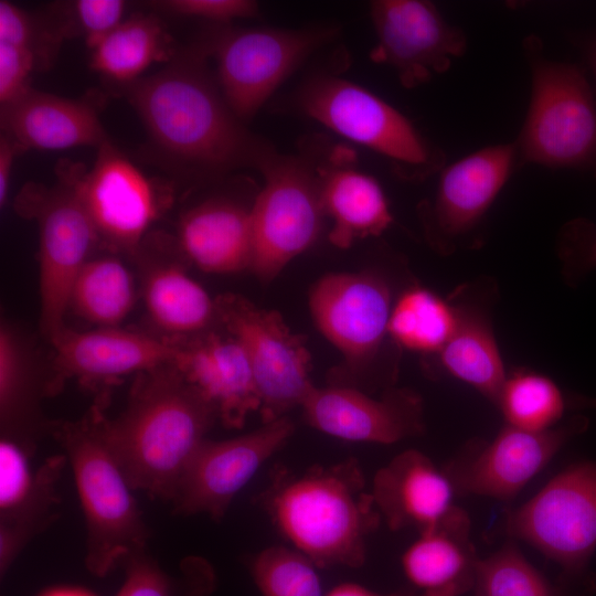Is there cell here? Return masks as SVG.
<instances>
[{
	"label": "cell",
	"mask_w": 596,
	"mask_h": 596,
	"mask_svg": "<svg viewBox=\"0 0 596 596\" xmlns=\"http://www.w3.org/2000/svg\"><path fill=\"white\" fill-rule=\"evenodd\" d=\"M177 342L172 365L227 427L240 428L260 400L248 358L232 334L206 330Z\"/></svg>",
	"instance_id": "d6986e66"
},
{
	"label": "cell",
	"mask_w": 596,
	"mask_h": 596,
	"mask_svg": "<svg viewBox=\"0 0 596 596\" xmlns=\"http://www.w3.org/2000/svg\"><path fill=\"white\" fill-rule=\"evenodd\" d=\"M284 416L247 434L223 440L205 439L189 464L172 499L181 514H225L234 497L294 433Z\"/></svg>",
	"instance_id": "9a60e30c"
},
{
	"label": "cell",
	"mask_w": 596,
	"mask_h": 596,
	"mask_svg": "<svg viewBox=\"0 0 596 596\" xmlns=\"http://www.w3.org/2000/svg\"><path fill=\"white\" fill-rule=\"evenodd\" d=\"M126 2L121 0H77L73 13L88 47L96 45L121 22Z\"/></svg>",
	"instance_id": "ab89813d"
},
{
	"label": "cell",
	"mask_w": 596,
	"mask_h": 596,
	"mask_svg": "<svg viewBox=\"0 0 596 596\" xmlns=\"http://www.w3.org/2000/svg\"><path fill=\"white\" fill-rule=\"evenodd\" d=\"M531 68L526 116L514 141L519 163L596 168V100L584 71L542 55L536 36L524 40Z\"/></svg>",
	"instance_id": "5b68a950"
},
{
	"label": "cell",
	"mask_w": 596,
	"mask_h": 596,
	"mask_svg": "<svg viewBox=\"0 0 596 596\" xmlns=\"http://www.w3.org/2000/svg\"><path fill=\"white\" fill-rule=\"evenodd\" d=\"M30 392V371L19 336L7 324L0 329V413L2 423L21 415Z\"/></svg>",
	"instance_id": "d590c367"
},
{
	"label": "cell",
	"mask_w": 596,
	"mask_h": 596,
	"mask_svg": "<svg viewBox=\"0 0 596 596\" xmlns=\"http://www.w3.org/2000/svg\"><path fill=\"white\" fill-rule=\"evenodd\" d=\"M42 596H93L89 593L75 588H57L50 590Z\"/></svg>",
	"instance_id": "f6af8a7d"
},
{
	"label": "cell",
	"mask_w": 596,
	"mask_h": 596,
	"mask_svg": "<svg viewBox=\"0 0 596 596\" xmlns=\"http://www.w3.org/2000/svg\"><path fill=\"white\" fill-rule=\"evenodd\" d=\"M475 585L478 596H555L545 579L512 544L478 561Z\"/></svg>",
	"instance_id": "836d02e7"
},
{
	"label": "cell",
	"mask_w": 596,
	"mask_h": 596,
	"mask_svg": "<svg viewBox=\"0 0 596 596\" xmlns=\"http://www.w3.org/2000/svg\"><path fill=\"white\" fill-rule=\"evenodd\" d=\"M370 17L376 38L371 60L391 66L406 88L446 72L466 52L465 32L429 1H372Z\"/></svg>",
	"instance_id": "4fadbf2b"
},
{
	"label": "cell",
	"mask_w": 596,
	"mask_h": 596,
	"mask_svg": "<svg viewBox=\"0 0 596 596\" xmlns=\"http://www.w3.org/2000/svg\"><path fill=\"white\" fill-rule=\"evenodd\" d=\"M50 342L54 348V387L60 379L111 381L148 372L172 364L177 352V342L119 327L89 331L65 327Z\"/></svg>",
	"instance_id": "ffe728a7"
},
{
	"label": "cell",
	"mask_w": 596,
	"mask_h": 596,
	"mask_svg": "<svg viewBox=\"0 0 596 596\" xmlns=\"http://www.w3.org/2000/svg\"><path fill=\"white\" fill-rule=\"evenodd\" d=\"M123 562L126 578L117 596H206L214 586L212 568L200 558H189L178 575L164 572L145 547Z\"/></svg>",
	"instance_id": "1f68e13d"
},
{
	"label": "cell",
	"mask_w": 596,
	"mask_h": 596,
	"mask_svg": "<svg viewBox=\"0 0 596 596\" xmlns=\"http://www.w3.org/2000/svg\"><path fill=\"white\" fill-rule=\"evenodd\" d=\"M316 167L322 210L332 220V245L348 248L390 227L393 215L386 195L375 178L355 167L351 149L334 147Z\"/></svg>",
	"instance_id": "7402d4cb"
},
{
	"label": "cell",
	"mask_w": 596,
	"mask_h": 596,
	"mask_svg": "<svg viewBox=\"0 0 596 596\" xmlns=\"http://www.w3.org/2000/svg\"><path fill=\"white\" fill-rule=\"evenodd\" d=\"M142 298L152 323L175 337L188 338L206 331L217 319L215 299L177 262H159L148 267Z\"/></svg>",
	"instance_id": "484cf974"
},
{
	"label": "cell",
	"mask_w": 596,
	"mask_h": 596,
	"mask_svg": "<svg viewBox=\"0 0 596 596\" xmlns=\"http://www.w3.org/2000/svg\"><path fill=\"white\" fill-rule=\"evenodd\" d=\"M54 187L26 184L17 210L36 221L40 234V326L52 339L64 326L73 284L95 244L98 233L72 184L64 178Z\"/></svg>",
	"instance_id": "ba28073f"
},
{
	"label": "cell",
	"mask_w": 596,
	"mask_h": 596,
	"mask_svg": "<svg viewBox=\"0 0 596 596\" xmlns=\"http://www.w3.org/2000/svg\"><path fill=\"white\" fill-rule=\"evenodd\" d=\"M34 24L18 6L0 1V43L33 47Z\"/></svg>",
	"instance_id": "b9f144b4"
},
{
	"label": "cell",
	"mask_w": 596,
	"mask_h": 596,
	"mask_svg": "<svg viewBox=\"0 0 596 596\" xmlns=\"http://www.w3.org/2000/svg\"><path fill=\"white\" fill-rule=\"evenodd\" d=\"M505 529L564 567H582L596 547V462L551 479L509 513Z\"/></svg>",
	"instance_id": "7c38bea8"
},
{
	"label": "cell",
	"mask_w": 596,
	"mask_h": 596,
	"mask_svg": "<svg viewBox=\"0 0 596 596\" xmlns=\"http://www.w3.org/2000/svg\"><path fill=\"white\" fill-rule=\"evenodd\" d=\"M150 6L168 13L217 23L254 18L258 14V4L252 0H163L153 1Z\"/></svg>",
	"instance_id": "f35d334b"
},
{
	"label": "cell",
	"mask_w": 596,
	"mask_h": 596,
	"mask_svg": "<svg viewBox=\"0 0 596 596\" xmlns=\"http://www.w3.org/2000/svg\"><path fill=\"white\" fill-rule=\"evenodd\" d=\"M33 47L0 43V103L8 105L31 87L30 74L35 65Z\"/></svg>",
	"instance_id": "60d3db41"
},
{
	"label": "cell",
	"mask_w": 596,
	"mask_h": 596,
	"mask_svg": "<svg viewBox=\"0 0 596 596\" xmlns=\"http://www.w3.org/2000/svg\"><path fill=\"white\" fill-rule=\"evenodd\" d=\"M128 96L159 149L199 173L259 171L276 151L231 110L209 75L203 53L173 58L137 81Z\"/></svg>",
	"instance_id": "6da1fadb"
},
{
	"label": "cell",
	"mask_w": 596,
	"mask_h": 596,
	"mask_svg": "<svg viewBox=\"0 0 596 596\" xmlns=\"http://www.w3.org/2000/svg\"><path fill=\"white\" fill-rule=\"evenodd\" d=\"M215 418L212 406L168 364L138 374L127 407L106 418L105 429L132 489L172 501Z\"/></svg>",
	"instance_id": "7a4b0ae2"
},
{
	"label": "cell",
	"mask_w": 596,
	"mask_h": 596,
	"mask_svg": "<svg viewBox=\"0 0 596 596\" xmlns=\"http://www.w3.org/2000/svg\"><path fill=\"white\" fill-rule=\"evenodd\" d=\"M252 206L227 198H212L183 214L177 246L205 273L230 274L248 268L252 260Z\"/></svg>",
	"instance_id": "cb8c5ba5"
},
{
	"label": "cell",
	"mask_w": 596,
	"mask_h": 596,
	"mask_svg": "<svg viewBox=\"0 0 596 596\" xmlns=\"http://www.w3.org/2000/svg\"><path fill=\"white\" fill-rule=\"evenodd\" d=\"M324 596H409V595L403 594V593L382 595V594L374 593L359 584L343 583L336 586Z\"/></svg>",
	"instance_id": "ee69618b"
},
{
	"label": "cell",
	"mask_w": 596,
	"mask_h": 596,
	"mask_svg": "<svg viewBox=\"0 0 596 596\" xmlns=\"http://www.w3.org/2000/svg\"><path fill=\"white\" fill-rule=\"evenodd\" d=\"M136 298L129 269L115 257L89 259L76 277L68 309L98 328L118 327Z\"/></svg>",
	"instance_id": "f1b7e54d"
},
{
	"label": "cell",
	"mask_w": 596,
	"mask_h": 596,
	"mask_svg": "<svg viewBox=\"0 0 596 596\" xmlns=\"http://www.w3.org/2000/svg\"><path fill=\"white\" fill-rule=\"evenodd\" d=\"M334 34L332 28L222 29L204 51L216 61L217 85L226 104L244 123Z\"/></svg>",
	"instance_id": "9c48e42d"
},
{
	"label": "cell",
	"mask_w": 596,
	"mask_h": 596,
	"mask_svg": "<svg viewBox=\"0 0 596 596\" xmlns=\"http://www.w3.org/2000/svg\"><path fill=\"white\" fill-rule=\"evenodd\" d=\"M458 323V308L432 290L413 286L391 309L387 336L401 348L438 354Z\"/></svg>",
	"instance_id": "f546056e"
},
{
	"label": "cell",
	"mask_w": 596,
	"mask_h": 596,
	"mask_svg": "<svg viewBox=\"0 0 596 596\" xmlns=\"http://www.w3.org/2000/svg\"><path fill=\"white\" fill-rule=\"evenodd\" d=\"M215 305L217 320L237 339L248 358L263 423L302 406L315 387L304 338L289 329L279 312L259 308L244 297L222 295Z\"/></svg>",
	"instance_id": "30bf717a"
},
{
	"label": "cell",
	"mask_w": 596,
	"mask_h": 596,
	"mask_svg": "<svg viewBox=\"0 0 596 596\" xmlns=\"http://www.w3.org/2000/svg\"><path fill=\"white\" fill-rule=\"evenodd\" d=\"M264 505L292 549L317 567L361 566L381 520L354 458L300 473L278 471Z\"/></svg>",
	"instance_id": "3957f363"
},
{
	"label": "cell",
	"mask_w": 596,
	"mask_h": 596,
	"mask_svg": "<svg viewBox=\"0 0 596 596\" xmlns=\"http://www.w3.org/2000/svg\"><path fill=\"white\" fill-rule=\"evenodd\" d=\"M40 472H33L26 451L17 441L0 443V512L1 522L14 517L35 492Z\"/></svg>",
	"instance_id": "8d00e7d4"
},
{
	"label": "cell",
	"mask_w": 596,
	"mask_h": 596,
	"mask_svg": "<svg viewBox=\"0 0 596 596\" xmlns=\"http://www.w3.org/2000/svg\"><path fill=\"white\" fill-rule=\"evenodd\" d=\"M496 403L507 425L529 432L553 428L565 411L560 387L550 377L531 371L507 377Z\"/></svg>",
	"instance_id": "4dcf8cb0"
},
{
	"label": "cell",
	"mask_w": 596,
	"mask_h": 596,
	"mask_svg": "<svg viewBox=\"0 0 596 596\" xmlns=\"http://www.w3.org/2000/svg\"><path fill=\"white\" fill-rule=\"evenodd\" d=\"M465 511L419 533L402 556L408 581L424 596H458L475 584L478 560L469 542Z\"/></svg>",
	"instance_id": "d4e9b609"
},
{
	"label": "cell",
	"mask_w": 596,
	"mask_h": 596,
	"mask_svg": "<svg viewBox=\"0 0 596 596\" xmlns=\"http://www.w3.org/2000/svg\"><path fill=\"white\" fill-rule=\"evenodd\" d=\"M454 491L446 472L423 453L409 449L375 473L371 493L390 529L412 526L422 533L436 529L459 511L454 505Z\"/></svg>",
	"instance_id": "44dd1931"
},
{
	"label": "cell",
	"mask_w": 596,
	"mask_h": 596,
	"mask_svg": "<svg viewBox=\"0 0 596 596\" xmlns=\"http://www.w3.org/2000/svg\"><path fill=\"white\" fill-rule=\"evenodd\" d=\"M585 406L596 407V398H586Z\"/></svg>",
	"instance_id": "7dc6e473"
},
{
	"label": "cell",
	"mask_w": 596,
	"mask_h": 596,
	"mask_svg": "<svg viewBox=\"0 0 596 596\" xmlns=\"http://www.w3.org/2000/svg\"><path fill=\"white\" fill-rule=\"evenodd\" d=\"M316 565L292 547L270 546L252 562V575L263 596H324Z\"/></svg>",
	"instance_id": "d6a6232c"
},
{
	"label": "cell",
	"mask_w": 596,
	"mask_h": 596,
	"mask_svg": "<svg viewBox=\"0 0 596 596\" xmlns=\"http://www.w3.org/2000/svg\"><path fill=\"white\" fill-rule=\"evenodd\" d=\"M91 50L92 68L117 82L135 81L152 63L175 54L170 35L152 15L123 21Z\"/></svg>",
	"instance_id": "83f0119b"
},
{
	"label": "cell",
	"mask_w": 596,
	"mask_h": 596,
	"mask_svg": "<svg viewBox=\"0 0 596 596\" xmlns=\"http://www.w3.org/2000/svg\"><path fill=\"white\" fill-rule=\"evenodd\" d=\"M264 183L252 210L249 269L263 281L274 279L319 237L324 216L316 162L274 152L259 170Z\"/></svg>",
	"instance_id": "52a82bcc"
},
{
	"label": "cell",
	"mask_w": 596,
	"mask_h": 596,
	"mask_svg": "<svg viewBox=\"0 0 596 596\" xmlns=\"http://www.w3.org/2000/svg\"><path fill=\"white\" fill-rule=\"evenodd\" d=\"M309 307L320 332L358 366L376 353L387 334L391 291L373 273H331L312 287Z\"/></svg>",
	"instance_id": "2e32d148"
},
{
	"label": "cell",
	"mask_w": 596,
	"mask_h": 596,
	"mask_svg": "<svg viewBox=\"0 0 596 596\" xmlns=\"http://www.w3.org/2000/svg\"><path fill=\"white\" fill-rule=\"evenodd\" d=\"M586 426L583 416L543 432L505 425L491 443L445 472L459 492L509 500Z\"/></svg>",
	"instance_id": "e0dca14e"
},
{
	"label": "cell",
	"mask_w": 596,
	"mask_h": 596,
	"mask_svg": "<svg viewBox=\"0 0 596 596\" xmlns=\"http://www.w3.org/2000/svg\"><path fill=\"white\" fill-rule=\"evenodd\" d=\"M23 149L7 135L0 138V204L7 202L11 172L17 156L21 155Z\"/></svg>",
	"instance_id": "7bdbcfd3"
},
{
	"label": "cell",
	"mask_w": 596,
	"mask_h": 596,
	"mask_svg": "<svg viewBox=\"0 0 596 596\" xmlns=\"http://www.w3.org/2000/svg\"><path fill=\"white\" fill-rule=\"evenodd\" d=\"M102 408L51 427L68 459L87 528L86 566L104 576L146 546L147 530L130 486L106 435Z\"/></svg>",
	"instance_id": "277c9868"
},
{
	"label": "cell",
	"mask_w": 596,
	"mask_h": 596,
	"mask_svg": "<svg viewBox=\"0 0 596 596\" xmlns=\"http://www.w3.org/2000/svg\"><path fill=\"white\" fill-rule=\"evenodd\" d=\"M587 60L596 81V40H594L587 49Z\"/></svg>",
	"instance_id": "bcb514c9"
},
{
	"label": "cell",
	"mask_w": 596,
	"mask_h": 596,
	"mask_svg": "<svg viewBox=\"0 0 596 596\" xmlns=\"http://www.w3.org/2000/svg\"><path fill=\"white\" fill-rule=\"evenodd\" d=\"M1 127L23 151L82 146L98 149L109 140L92 103L32 88L1 106Z\"/></svg>",
	"instance_id": "603a6c76"
},
{
	"label": "cell",
	"mask_w": 596,
	"mask_h": 596,
	"mask_svg": "<svg viewBox=\"0 0 596 596\" xmlns=\"http://www.w3.org/2000/svg\"><path fill=\"white\" fill-rule=\"evenodd\" d=\"M62 458H52L39 469L40 480L32 498L14 517L1 522L0 566L2 573L25 542L46 521V515L55 501L54 483L62 468Z\"/></svg>",
	"instance_id": "e575fe53"
},
{
	"label": "cell",
	"mask_w": 596,
	"mask_h": 596,
	"mask_svg": "<svg viewBox=\"0 0 596 596\" xmlns=\"http://www.w3.org/2000/svg\"><path fill=\"white\" fill-rule=\"evenodd\" d=\"M87 211L99 240L137 252L166 206L163 190L108 140L97 149L91 170L66 163L58 169Z\"/></svg>",
	"instance_id": "8fae6325"
},
{
	"label": "cell",
	"mask_w": 596,
	"mask_h": 596,
	"mask_svg": "<svg viewBox=\"0 0 596 596\" xmlns=\"http://www.w3.org/2000/svg\"><path fill=\"white\" fill-rule=\"evenodd\" d=\"M514 142L482 147L444 167L432 202L421 206L428 242L451 253L482 223L517 164Z\"/></svg>",
	"instance_id": "5bb4252c"
},
{
	"label": "cell",
	"mask_w": 596,
	"mask_h": 596,
	"mask_svg": "<svg viewBox=\"0 0 596 596\" xmlns=\"http://www.w3.org/2000/svg\"><path fill=\"white\" fill-rule=\"evenodd\" d=\"M556 251L564 281L576 287L596 269V224L585 217L568 221L558 233Z\"/></svg>",
	"instance_id": "74e56055"
},
{
	"label": "cell",
	"mask_w": 596,
	"mask_h": 596,
	"mask_svg": "<svg viewBox=\"0 0 596 596\" xmlns=\"http://www.w3.org/2000/svg\"><path fill=\"white\" fill-rule=\"evenodd\" d=\"M301 407L311 427L348 441L393 444L424 429L422 398L407 389L374 398L350 385L315 386Z\"/></svg>",
	"instance_id": "ac0fdd59"
},
{
	"label": "cell",
	"mask_w": 596,
	"mask_h": 596,
	"mask_svg": "<svg viewBox=\"0 0 596 596\" xmlns=\"http://www.w3.org/2000/svg\"><path fill=\"white\" fill-rule=\"evenodd\" d=\"M299 105L333 132L385 157L406 181H423L444 168L445 153L404 114L352 81L317 75L302 87Z\"/></svg>",
	"instance_id": "8992f818"
},
{
	"label": "cell",
	"mask_w": 596,
	"mask_h": 596,
	"mask_svg": "<svg viewBox=\"0 0 596 596\" xmlns=\"http://www.w3.org/2000/svg\"><path fill=\"white\" fill-rule=\"evenodd\" d=\"M457 308L456 330L437 354L440 365L496 403L507 376L492 326L481 310Z\"/></svg>",
	"instance_id": "4316f807"
}]
</instances>
